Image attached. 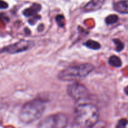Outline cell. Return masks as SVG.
<instances>
[{
    "mask_svg": "<svg viewBox=\"0 0 128 128\" xmlns=\"http://www.w3.org/2000/svg\"><path fill=\"white\" fill-rule=\"evenodd\" d=\"M105 0H90L86 6L84 10L86 12H91L100 9L104 4Z\"/></svg>",
    "mask_w": 128,
    "mask_h": 128,
    "instance_id": "52a82bcc",
    "label": "cell"
},
{
    "mask_svg": "<svg viewBox=\"0 0 128 128\" xmlns=\"http://www.w3.org/2000/svg\"><path fill=\"white\" fill-rule=\"evenodd\" d=\"M34 45V43L33 42L22 40L13 45L6 46L3 48V51L10 54H18L29 50Z\"/></svg>",
    "mask_w": 128,
    "mask_h": 128,
    "instance_id": "8992f818",
    "label": "cell"
},
{
    "mask_svg": "<svg viewBox=\"0 0 128 128\" xmlns=\"http://www.w3.org/2000/svg\"><path fill=\"white\" fill-rule=\"evenodd\" d=\"M41 9V6L38 4H34L30 8H27L23 12V14L26 17L32 16L37 14Z\"/></svg>",
    "mask_w": 128,
    "mask_h": 128,
    "instance_id": "9c48e42d",
    "label": "cell"
},
{
    "mask_svg": "<svg viewBox=\"0 0 128 128\" xmlns=\"http://www.w3.org/2000/svg\"><path fill=\"white\" fill-rule=\"evenodd\" d=\"M114 10L120 13L128 14V0H123L114 3Z\"/></svg>",
    "mask_w": 128,
    "mask_h": 128,
    "instance_id": "ba28073f",
    "label": "cell"
},
{
    "mask_svg": "<svg viewBox=\"0 0 128 128\" xmlns=\"http://www.w3.org/2000/svg\"><path fill=\"white\" fill-rule=\"evenodd\" d=\"M118 19L119 18L116 14H110L106 18V23L108 24H114L118 22Z\"/></svg>",
    "mask_w": 128,
    "mask_h": 128,
    "instance_id": "7c38bea8",
    "label": "cell"
},
{
    "mask_svg": "<svg viewBox=\"0 0 128 128\" xmlns=\"http://www.w3.org/2000/svg\"><path fill=\"white\" fill-rule=\"evenodd\" d=\"M84 45L87 48L92 49V50H99L100 48V45L99 43L92 40H89L87 41L85 43Z\"/></svg>",
    "mask_w": 128,
    "mask_h": 128,
    "instance_id": "8fae6325",
    "label": "cell"
},
{
    "mask_svg": "<svg viewBox=\"0 0 128 128\" xmlns=\"http://www.w3.org/2000/svg\"><path fill=\"white\" fill-rule=\"evenodd\" d=\"M45 109V103L41 99H36L26 103L21 109L20 119L25 124H30L42 116Z\"/></svg>",
    "mask_w": 128,
    "mask_h": 128,
    "instance_id": "7a4b0ae2",
    "label": "cell"
},
{
    "mask_svg": "<svg viewBox=\"0 0 128 128\" xmlns=\"http://www.w3.org/2000/svg\"><path fill=\"white\" fill-rule=\"evenodd\" d=\"M74 116L76 122L78 126L89 128L99 120V111L94 104L83 103L76 108Z\"/></svg>",
    "mask_w": 128,
    "mask_h": 128,
    "instance_id": "6da1fadb",
    "label": "cell"
},
{
    "mask_svg": "<svg viewBox=\"0 0 128 128\" xmlns=\"http://www.w3.org/2000/svg\"><path fill=\"white\" fill-rule=\"evenodd\" d=\"M68 118L65 114L57 113L44 118L39 122L38 128H66Z\"/></svg>",
    "mask_w": 128,
    "mask_h": 128,
    "instance_id": "277c9868",
    "label": "cell"
},
{
    "mask_svg": "<svg viewBox=\"0 0 128 128\" xmlns=\"http://www.w3.org/2000/svg\"><path fill=\"white\" fill-rule=\"evenodd\" d=\"M2 106H3V104H2V101H1V99H0V109H2Z\"/></svg>",
    "mask_w": 128,
    "mask_h": 128,
    "instance_id": "d6986e66",
    "label": "cell"
},
{
    "mask_svg": "<svg viewBox=\"0 0 128 128\" xmlns=\"http://www.w3.org/2000/svg\"><path fill=\"white\" fill-rule=\"evenodd\" d=\"M8 7V4L6 2L0 0V9H6Z\"/></svg>",
    "mask_w": 128,
    "mask_h": 128,
    "instance_id": "e0dca14e",
    "label": "cell"
},
{
    "mask_svg": "<svg viewBox=\"0 0 128 128\" xmlns=\"http://www.w3.org/2000/svg\"><path fill=\"white\" fill-rule=\"evenodd\" d=\"M124 92H125L126 94L128 96V86L124 88Z\"/></svg>",
    "mask_w": 128,
    "mask_h": 128,
    "instance_id": "ac0fdd59",
    "label": "cell"
},
{
    "mask_svg": "<svg viewBox=\"0 0 128 128\" xmlns=\"http://www.w3.org/2000/svg\"><path fill=\"white\" fill-rule=\"evenodd\" d=\"M109 64L113 67H120L122 66V61L119 57L112 55L109 58Z\"/></svg>",
    "mask_w": 128,
    "mask_h": 128,
    "instance_id": "30bf717a",
    "label": "cell"
},
{
    "mask_svg": "<svg viewBox=\"0 0 128 128\" xmlns=\"http://www.w3.org/2000/svg\"><path fill=\"white\" fill-rule=\"evenodd\" d=\"M128 121L126 119H121L118 121L116 128H125Z\"/></svg>",
    "mask_w": 128,
    "mask_h": 128,
    "instance_id": "2e32d148",
    "label": "cell"
},
{
    "mask_svg": "<svg viewBox=\"0 0 128 128\" xmlns=\"http://www.w3.org/2000/svg\"><path fill=\"white\" fill-rule=\"evenodd\" d=\"M94 70V67L90 64L68 67L60 71L58 75L60 80L63 81H74L82 79L88 76Z\"/></svg>",
    "mask_w": 128,
    "mask_h": 128,
    "instance_id": "3957f363",
    "label": "cell"
},
{
    "mask_svg": "<svg viewBox=\"0 0 128 128\" xmlns=\"http://www.w3.org/2000/svg\"><path fill=\"white\" fill-rule=\"evenodd\" d=\"M113 42L116 45V50L117 52H120L121 50H122V49L124 48V45L120 40L119 39H113Z\"/></svg>",
    "mask_w": 128,
    "mask_h": 128,
    "instance_id": "4fadbf2b",
    "label": "cell"
},
{
    "mask_svg": "<svg viewBox=\"0 0 128 128\" xmlns=\"http://www.w3.org/2000/svg\"><path fill=\"white\" fill-rule=\"evenodd\" d=\"M67 90L68 96L76 101L87 100L90 98L89 92L87 87L78 82H74L68 86Z\"/></svg>",
    "mask_w": 128,
    "mask_h": 128,
    "instance_id": "5b68a950",
    "label": "cell"
},
{
    "mask_svg": "<svg viewBox=\"0 0 128 128\" xmlns=\"http://www.w3.org/2000/svg\"><path fill=\"white\" fill-rule=\"evenodd\" d=\"M55 20L56 23L60 27H63L65 26V18L62 14H58L55 17Z\"/></svg>",
    "mask_w": 128,
    "mask_h": 128,
    "instance_id": "5bb4252c",
    "label": "cell"
},
{
    "mask_svg": "<svg viewBox=\"0 0 128 128\" xmlns=\"http://www.w3.org/2000/svg\"><path fill=\"white\" fill-rule=\"evenodd\" d=\"M89 128H106V124L104 121H99L98 120L95 124Z\"/></svg>",
    "mask_w": 128,
    "mask_h": 128,
    "instance_id": "9a60e30c",
    "label": "cell"
}]
</instances>
